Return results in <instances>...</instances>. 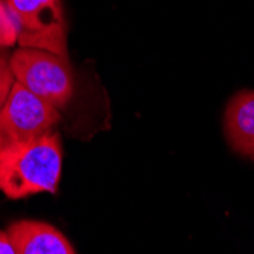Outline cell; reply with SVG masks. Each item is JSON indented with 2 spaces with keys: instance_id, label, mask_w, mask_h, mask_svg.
<instances>
[{
  "instance_id": "cell-2",
  "label": "cell",
  "mask_w": 254,
  "mask_h": 254,
  "mask_svg": "<svg viewBox=\"0 0 254 254\" xmlns=\"http://www.w3.org/2000/svg\"><path fill=\"white\" fill-rule=\"evenodd\" d=\"M15 82L54 107L64 108L73 95V73L65 55L20 48L11 55Z\"/></svg>"
},
{
  "instance_id": "cell-6",
  "label": "cell",
  "mask_w": 254,
  "mask_h": 254,
  "mask_svg": "<svg viewBox=\"0 0 254 254\" xmlns=\"http://www.w3.org/2000/svg\"><path fill=\"white\" fill-rule=\"evenodd\" d=\"M224 131L238 154L254 160V91L244 90L230 99L224 114Z\"/></svg>"
},
{
  "instance_id": "cell-7",
  "label": "cell",
  "mask_w": 254,
  "mask_h": 254,
  "mask_svg": "<svg viewBox=\"0 0 254 254\" xmlns=\"http://www.w3.org/2000/svg\"><path fill=\"white\" fill-rule=\"evenodd\" d=\"M18 41L17 26L5 2L0 0V48H12Z\"/></svg>"
},
{
  "instance_id": "cell-1",
  "label": "cell",
  "mask_w": 254,
  "mask_h": 254,
  "mask_svg": "<svg viewBox=\"0 0 254 254\" xmlns=\"http://www.w3.org/2000/svg\"><path fill=\"white\" fill-rule=\"evenodd\" d=\"M61 169V137L57 131L31 142L0 145V190L11 199L55 193Z\"/></svg>"
},
{
  "instance_id": "cell-8",
  "label": "cell",
  "mask_w": 254,
  "mask_h": 254,
  "mask_svg": "<svg viewBox=\"0 0 254 254\" xmlns=\"http://www.w3.org/2000/svg\"><path fill=\"white\" fill-rule=\"evenodd\" d=\"M14 82L15 79L11 68V55L8 54V49L0 48V110L5 105Z\"/></svg>"
},
{
  "instance_id": "cell-5",
  "label": "cell",
  "mask_w": 254,
  "mask_h": 254,
  "mask_svg": "<svg viewBox=\"0 0 254 254\" xmlns=\"http://www.w3.org/2000/svg\"><path fill=\"white\" fill-rule=\"evenodd\" d=\"M6 232L18 254H76L67 238L48 222L15 221Z\"/></svg>"
},
{
  "instance_id": "cell-3",
  "label": "cell",
  "mask_w": 254,
  "mask_h": 254,
  "mask_svg": "<svg viewBox=\"0 0 254 254\" xmlns=\"http://www.w3.org/2000/svg\"><path fill=\"white\" fill-rule=\"evenodd\" d=\"M17 26L20 48L67 57V21L60 0H5Z\"/></svg>"
},
{
  "instance_id": "cell-9",
  "label": "cell",
  "mask_w": 254,
  "mask_h": 254,
  "mask_svg": "<svg viewBox=\"0 0 254 254\" xmlns=\"http://www.w3.org/2000/svg\"><path fill=\"white\" fill-rule=\"evenodd\" d=\"M0 254H18L6 230H0Z\"/></svg>"
},
{
  "instance_id": "cell-4",
  "label": "cell",
  "mask_w": 254,
  "mask_h": 254,
  "mask_svg": "<svg viewBox=\"0 0 254 254\" xmlns=\"http://www.w3.org/2000/svg\"><path fill=\"white\" fill-rule=\"evenodd\" d=\"M61 114L57 107L14 82L0 110V145L37 140L54 131Z\"/></svg>"
}]
</instances>
